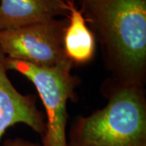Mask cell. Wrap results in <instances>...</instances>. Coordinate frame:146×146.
Masks as SVG:
<instances>
[{
    "mask_svg": "<svg viewBox=\"0 0 146 146\" xmlns=\"http://www.w3.org/2000/svg\"><path fill=\"white\" fill-rule=\"evenodd\" d=\"M112 80L145 85L146 0H80Z\"/></svg>",
    "mask_w": 146,
    "mask_h": 146,
    "instance_id": "6da1fadb",
    "label": "cell"
},
{
    "mask_svg": "<svg viewBox=\"0 0 146 146\" xmlns=\"http://www.w3.org/2000/svg\"><path fill=\"white\" fill-rule=\"evenodd\" d=\"M108 102L88 116L78 117L68 146H146V98L143 85L105 83Z\"/></svg>",
    "mask_w": 146,
    "mask_h": 146,
    "instance_id": "7a4b0ae2",
    "label": "cell"
},
{
    "mask_svg": "<svg viewBox=\"0 0 146 146\" xmlns=\"http://www.w3.org/2000/svg\"><path fill=\"white\" fill-rule=\"evenodd\" d=\"M7 70L25 76L35 86L46 109V125L42 146H68V102L76 101L80 79L72 74V63L68 60L53 68H42L5 57Z\"/></svg>",
    "mask_w": 146,
    "mask_h": 146,
    "instance_id": "3957f363",
    "label": "cell"
},
{
    "mask_svg": "<svg viewBox=\"0 0 146 146\" xmlns=\"http://www.w3.org/2000/svg\"><path fill=\"white\" fill-rule=\"evenodd\" d=\"M68 19H54L14 29L0 30V49L7 58L42 68L69 60L63 49Z\"/></svg>",
    "mask_w": 146,
    "mask_h": 146,
    "instance_id": "277c9868",
    "label": "cell"
},
{
    "mask_svg": "<svg viewBox=\"0 0 146 146\" xmlns=\"http://www.w3.org/2000/svg\"><path fill=\"white\" fill-rule=\"evenodd\" d=\"M5 55L0 49V141L8 127L24 123L42 136L45 115L37 109L36 98L23 95L14 87L7 76Z\"/></svg>",
    "mask_w": 146,
    "mask_h": 146,
    "instance_id": "5b68a950",
    "label": "cell"
},
{
    "mask_svg": "<svg viewBox=\"0 0 146 146\" xmlns=\"http://www.w3.org/2000/svg\"><path fill=\"white\" fill-rule=\"evenodd\" d=\"M68 0H0V30L68 16Z\"/></svg>",
    "mask_w": 146,
    "mask_h": 146,
    "instance_id": "8992f818",
    "label": "cell"
},
{
    "mask_svg": "<svg viewBox=\"0 0 146 146\" xmlns=\"http://www.w3.org/2000/svg\"><path fill=\"white\" fill-rule=\"evenodd\" d=\"M68 24L63 33L64 52L73 65H84L95 55L96 37L74 0H68Z\"/></svg>",
    "mask_w": 146,
    "mask_h": 146,
    "instance_id": "52a82bcc",
    "label": "cell"
},
{
    "mask_svg": "<svg viewBox=\"0 0 146 146\" xmlns=\"http://www.w3.org/2000/svg\"><path fill=\"white\" fill-rule=\"evenodd\" d=\"M1 146H42L37 143L31 142L29 141L25 140L23 138L16 137V138H10L6 140Z\"/></svg>",
    "mask_w": 146,
    "mask_h": 146,
    "instance_id": "ba28073f",
    "label": "cell"
}]
</instances>
